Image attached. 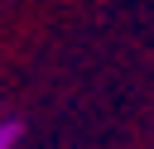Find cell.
<instances>
[{
	"mask_svg": "<svg viewBox=\"0 0 154 149\" xmlns=\"http://www.w3.org/2000/svg\"><path fill=\"white\" fill-rule=\"evenodd\" d=\"M14 139H19V130L14 125H0V149H14Z\"/></svg>",
	"mask_w": 154,
	"mask_h": 149,
	"instance_id": "1",
	"label": "cell"
}]
</instances>
